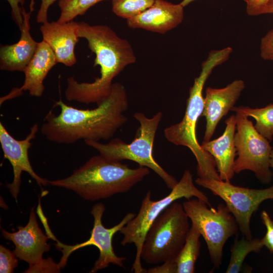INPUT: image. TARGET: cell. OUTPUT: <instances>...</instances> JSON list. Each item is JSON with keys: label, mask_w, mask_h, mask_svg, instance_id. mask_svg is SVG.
I'll return each mask as SVG.
<instances>
[{"label": "cell", "mask_w": 273, "mask_h": 273, "mask_svg": "<svg viewBox=\"0 0 273 273\" xmlns=\"http://www.w3.org/2000/svg\"><path fill=\"white\" fill-rule=\"evenodd\" d=\"M265 14H273V0H269L268 2L265 10Z\"/></svg>", "instance_id": "d6a6232c"}, {"label": "cell", "mask_w": 273, "mask_h": 273, "mask_svg": "<svg viewBox=\"0 0 273 273\" xmlns=\"http://www.w3.org/2000/svg\"><path fill=\"white\" fill-rule=\"evenodd\" d=\"M270 166L273 169V147L270 154Z\"/></svg>", "instance_id": "e575fe53"}, {"label": "cell", "mask_w": 273, "mask_h": 273, "mask_svg": "<svg viewBox=\"0 0 273 273\" xmlns=\"http://www.w3.org/2000/svg\"><path fill=\"white\" fill-rule=\"evenodd\" d=\"M38 125L35 124L24 139L18 140L14 138L0 122V143L4 157L11 164L14 177L13 181L6 186L9 188L12 196L17 201L21 183V174L27 172L40 187L49 185L48 180L38 175L34 171L29 159L28 150L38 130Z\"/></svg>", "instance_id": "7c38bea8"}, {"label": "cell", "mask_w": 273, "mask_h": 273, "mask_svg": "<svg viewBox=\"0 0 273 273\" xmlns=\"http://www.w3.org/2000/svg\"><path fill=\"white\" fill-rule=\"evenodd\" d=\"M183 205L192 224L204 239L214 268L219 269L225 243L239 230L235 217L223 203L209 208L205 201L195 198L187 200Z\"/></svg>", "instance_id": "ba28073f"}, {"label": "cell", "mask_w": 273, "mask_h": 273, "mask_svg": "<svg viewBox=\"0 0 273 273\" xmlns=\"http://www.w3.org/2000/svg\"><path fill=\"white\" fill-rule=\"evenodd\" d=\"M236 113L234 141L238 157L235 160L234 172L250 170L261 183L269 184L272 178L270 166L272 147L270 142L257 131L247 116L238 111Z\"/></svg>", "instance_id": "9c48e42d"}, {"label": "cell", "mask_w": 273, "mask_h": 273, "mask_svg": "<svg viewBox=\"0 0 273 273\" xmlns=\"http://www.w3.org/2000/svg\"><path fill=\"white\" fill-rule=\"evenodd\" d=\"M133 117L140 125L136 136L131 143L127 144L120 139L115 138L106 144L94 141H85V143L110 160L119 162L128 160L148 167L156 173L169 189H172L178 181L157 163L153 155L154 142L162 118V112H158L148 118L144 113L136 112L133 114Z\"/></svg>", "instance_id": "5b68a950"}, {"label": "cell", "mask_w": 273, "mask_h": 273, "mask_svg": "<svg viewBox=\"0 0 273 273\" xmlns=\"http://www.w3.org/2000/svg\"><path fill=\"white\" fill-rule=\"evenodd\" d=\"M160 265L150 268L148 273H176L177 267L175 261H168L160 264Z\"/></svg>", "instance_id": "4dcf8cb0"}, {"label": "cell", "mask_w": 273, "mask_h": 273, "mask_svg": "<svg viewBox=\"0 0 273 273\" xmlns=\"http://www.w3.org/2000/svg\"><path fill=\"white\" fill-rule=\"evenodd\" d=\"M245 87L243 80L236 79L223 88H206L202 114L206 121L203 141L210 140L219 122L234 107Z\"/></svg>", "instance_id": "5bb4252c"}, {"label": "cell", "mask_w": 273, "mask_h": 273, "mask_svg": "<svg viewBox=\"0 0 273 273\" xmlns=\"http://www.w3.org/2000/svg\"><path fill=\"white\" fill-rule=\"evenodd\" d=\"M193 197L205 201L211 206L208 197L195 186L193 175L189 169L185 170L175 186L168 195L162 199L152 200L151 191L147 192L142 201L138 214L119 231L123 236L121 244L125 246L133 244L136 248L131 271L134 273L147 272V270L143 267L141 263L142 249L146 234L157 217L177 200L181 198L189 200Z\"/></svg>", "instance_id": "8992f818"}, {"label": "cell", "mask_w": 273, "mask_h": 273, "mask_svg": "<svg viewBox=\"0 0 273 273\" xmlns=\"http://www.w3.org/2000/svg\"><path fill=\"white\" fill-rule=\"evenodd\" d=\"M149 173L148 167L132 168L99 154L90 158L69 176L48 180V183L71 190L85 200L97 201L127 192Z\"/></svg>", "instance_id": "3957f363"}, {"label": "cell", "mask_w": 273, "mask_h": 273, "mask_svg": "<svg viewBox=\"0 0 273 273\" xmlns=\"http://www.w3.org/2000/svg\"><path fill=\"white\" fill-rule=\"evenodd\" d=\"M22 8L23 24L19 41L13 44L2 45L0 48L2 70L24 72L37 49L38 42L33 39L30 32L32 12H27L23 7Z\"/></svg>", "instance_id": "d6986e66"}, {"label": "cell", "mask_w": 273, "mask_h": 273, "mask_svg": "<svg viewBox=\"0 0 273 273\" xmlns=\"http://www.w3.org/2000/svg\"><path fill=\"white\" fill-rule=\"evenodd\" d=\"M11 8L13 20L17 25L20 30L23 24V17L22 13V8L25 3L24 0H6Z\"/></svg>", "instance_id": "f1b7e54d"}, {"label": "cell", "mask_w": 273, "mask_h": 273, "mask_svg": "<svg viewBox=\"0 0 273 273\" xmlns=\"http://www.w3.org/2000/svg\"><path fill=\"white\" fill-rule=\"evenodd\" d=\"M77 32L95 54L94 66H100V76L92 82H79L73 76L68 77L65 96L69 101L98 104L110 93L114 78L134 63L136 56L128 41L108 26L81 22L78 23Z\"/></svg>", "instance_id": "7a4b0ae2"}, {"label": "cell", "mask_w": 273, "mask_h": 273, "mask_svg": "<svg viewBox=\"0 0 273 273\" xmlns=\"http://www.w3.org/2000/svg\"><path fill=\"white\" fill-rule=\"evenodd\" d=\"M57 63L55 55L49 46L43 40L38 42L35 54L23 72L25 79L23 85L14 88L8 95L1 97V104L21 96L24 91H28L31 96L41 97L44 90L43 81Z\"/></svg>", "instance_id": "9a60e30c"}, {"label": "cell", "mask_w": 273, "mask_h": 273, "mask_svg": "<svg viewBox=\"0 0 273 273\" xmlns=\"http://www.w3.org/2000/svg\"><path fill=\"white\" fill-rule=\"evenodd\" d=\"M58 263L55 262L51 258L42 259L39 262L29 265L28 269L24 272H60V269Z\"/></svg>", "instance_id": "484cf974"}, {"label": "cell", "mask_w": 273, "mask_h": 273, "mask_svg": "<svg viewBox=\"0 0 273 273\" xmlns=\"http://www.w3.org/2000/svg\"><path fill=\"white\" fill-rule=\"evenodd\" d=\"M196 0H183L179 4L183 7H185L192 2ZM245 1V0H243Z\"/></svg>", "instance_id": "836d02e7"}, {"label": "cell", "mask_w": 273, "mask_h": 273, "mask_svg": "<svg viewBox=\"0 0 273 273\" xmlns=\"http://www.w3.org/2000/svg\"><path fill=\"white\" fill-rule=\"evenodd\" d=\"M184 8L180 4L156 0L146 10L126 20L127 24L131 28L143 29L164 34L182 22L184 16Z\"/></svg>", "instance_id": "2e32d148"}, {"label": "cell", "mask_w": 273, "mask_h": 273, "mask_svg": "<svg viewBox=\"0 0 273 273\" xmlns=\"http://www.w3.org/2000/svg\"><path fill=\"white\" fill-rule=\"evenodd\" d=\"M17 228L18 231L14 233L2 229L3 237L14 244L13 252L18 258L27 262L29 265L39 262L43 259V254L50 250V245L48 243L49 237L38 226L33 207L31 209L27 224Z\"/></svg>", "instance_id": "4fadbf2b"}, {"label": "cell", "mask_w": 273, "mask_h": 273, "mask_svg": "<svg viewBox=\"0 0 273 273\" xmlns=\"http://www.w3.org/2000/svg\"><path fill=\"white\" fill-rule=\"evenodd\" d=\"M261 218L266 229V234L261 239L262 241L264 246H265L271 252H273V220L265 210L262 211Z\"/></svg>", "instance_id": "4316f807"}, {"label": "cell", "mask_w": 273, "mask_h": 273, "mask_svg": "<svg viewBox=\"0 0 273 273\" xmlns=\"http://www.w3.org/2000/svg\"><path fill=\"white\" fill-rule=\"evenodd\" d=\"M225 122L226 126L221 136L212 141H203L201 146L213 157L220 179L230 181L235 173L234 166L237 155L234 141L236 115H231Z\"/></svg>", "instance_id": "ac0fdd59"}, {"label": "cell", "mask_w": 273, "mask_h": 273, "mask_svg": "<svg viewBox=\"0 0 273 273\" xmlns=\"http://www.w3.org/2000/svg\"><path fill=\"white\" fill-rule=\"evenodd\" d=\"M195 182L220 197L235 217L243 237L252 238L251 217L263 201L273 199V186L263 189H250L234 185L230 181L199 177Z\"/></svg>", "instance_id": "30bf717a"}, {"label": "cell", "mask_w": 273, "mask_h": 273, "mask_svg": "<svg viewBox=\"0 0 273 273\" xmlns=\"http://www.w3.org/2000/svg\"><path fill=\"white\" fill-rule=\"evenodd\" d=\"M183 204L175 201L153 222L143 245L141 259L150 265L175 261L183 248L191 225Z\"/></svg>", "instance_id": "52a82bcc"}, {"label": "cell", "mask_w": 273, "mask_h": 273, "mask_svg": "<svg viewBox=\"0 0 273 273\" xmlns=\"http://www.w3.org/2000/svg\"><path fill=\"white\" fill-rule=\"evenodd\" d=\"M105 210V206L102 203L96 204L92 207L90 213L94 217V225L90 236L86 241L74 245H68L56 239L57 243L55 246L62 252V256L58 263L61 268L66 266L68 257L72 252L88 246L97 247L100 252L99 258L89 271L90 273H95L105 268L110 264L123 267V262L126 258L116 254L113 247L112 240L114 235L134 218L136 214L132 212L128 213L118 224L111 228H106L102 222Z\"/></svg>", "instance_id": "8fae6325"}, {"label": "cell", "mask_w": 273, "mask_h": 273, "mask_svg": "<svg viewBox=\"0 0 273 273\" xmlns=\"http://www.w3.org/2000/svg\"><path fill=\"white\" fill-rule=\"evenodd\" d=\"M56 104L60 107V114L49 112L40 131L49 141L58 144L108 140L127 121L124 112L128 109V97L124 86L118 82L113 83L108 96L95 108L78 109L61 100Z\"/></svg>", "instance_id": "6da1fadb"}, {"label": "cell", "mask_w": 273, "mask_h": 273, "mask_svg": "<svg viewBox=\"0 0 273 273\" xmlns=\"http://www.w3.org/2000/svg\"><path fill=\"white\" fill-rule=\"evenodd\" d=\"M156 0H112V11L126 20L134 17L150 8Z\"/></svg>", "instance_id": "cb8c5ba5"}, {"label": "cell", "mask_w": 273, "mask_h": 273, "mask_svg": "<svg viewBox=\"0 0 273 273\" xmlns=\"http://www.w3.org/2000/svg\"><path fill=\"white\" fill-rule=\"evenodd\" d=\"M228 47L221 50H212L201 64L200 74L194 80L189 89L187 107L182 120L164 130V135L169 142L176 146L188 148L197 160L198 177L203 179L221 180L213 157L203 149L196 136V126L204 109L203 90L207 79L213 70L226 61L233 53Z\"/></svg>", "instance_id": "277c9868"}, {"label": "cell", "mask_w": 273, "mask_h": 273, "mask_svg": "<svg viewBox=\"0 0 273 273\" xmlns=\"http://www.w3.org/2000/svg\"><path fill=\"white\" fill-rule=\"evenodd\" d=\"M269 0H245L246 12L249 16L264 14L266 5Z\"/></svg>", "instance_id": "f546056e"}, {"label": "cell", "mask_w": 273, "mask_h": 273, "mask_svg": "<svg viewBox=\"0 0 273 273\" xmlns=\"http://www.w3.org/2000/svg\"><path fill=\"white\" fill-rule=\"evenodd\" d=\"M263 246L261 239H247L244 237L241 239L236 238L231 250V257L225 272H239L246 256L251 252H260Z\"/></svg>", "instance_id": "44dd1931"}, {"label": "cell", "mask_w": 273, "mask_h": 273, "mask_svg": "<svg viewBox=\"0 0 273 273\" xmlns=\"http://www.w3.org/2000/svg\"><path fill=\"white\" fill-rule=\"evenodd\" d=\"M240 112L248 117L253 118L257 131L269 142L273 138V104L260 108H252L247 106L234 107L232 110Z\"/></svg>", "instance_id": "7402d4cb"}, {"label": "cell", "mask_w": 273, "mask_h": 273, "mask_svg": "<svg viewBox=\"0 0 273 273\" xmlns=\"http://www.w3.org/2000/svg\"><path fill=\"white\" fill-rule=\"evenodd\" d=\"M15 253L3 245L0 246V272L12 273L18 265Z\"/></svg>", "instance_id": "d4e9b609"}, {"label": "cell", "mask_w": 273, "mask_h": 273, "mask_svg": "<svg viewBox=\"0 0 273 273\" xmlns=\"http://www.w3.org/2000/svg\"><path fill=\"white\" fill-rule=\"evenodd\" d=\"M260 50L263 60L273 61V28L261 38Z\"/></svg>", "instance_id": "83f0119b"}, {"label": "cell", "mask_w": 273, "mask_h": 273, "mask_svg": "<svg viewBox=\"0 0 273 273\" xmlns=\"http://www.w3.org/2000/svg\"><path fill=\"white\" fill-rule=\"evenodd\" d=\"M201 234L195 225L191 224L186 242L176 257V273H193L195 263L200 255Z\"/></svg>", "instance_id": "ffe728a7"}, {"label": "cell", "mask_w": 273, "mask_h": 273, "mask_svg": "<svg viewBox=\"0 0 273 273\" xmlns=\"http://www.w3.org/2000/svg\"><path fill=\"white\" fill-rule=\"evenodd\" d=\"M103 1L105 0H59L58 6L61 13L57 21L64 23L72 21L77 16L83 15L90 8Z\"/></svg>", "instance_id": "603a6c76"}, {"label": "cell", "mask_w": 273, "mask_h": 273, "mask_svg": "<svg viewBox=\"0 0 273 273\" xmlns=\"http://www.w3.org/2000/svg\"><path fill=\"white\" fill-rule=\"evenodd\" d=\"M56 0H41L39 9L36 16V21L38 23L48 22V13L50 6Z\"/></svg>", "instance_id": "1f68e13d"}, {"label": "cell", "mask_w": 273, "mask_h": 273, "mask_svg": "<svg viewBox=\"0 0 273 273\" xmlns=\"http://www.w3.org/2000/svg\"><path fill=\"white\" fill-rule=\"evenodd\" d=\"M77 29L78 22L73 20L64 23L48 21L41 25L42 40L53 50L57 63L67 67L76 63L75 48L80 38Z\"/></svg>", "instance_id": "e0dca14e"}]
</instances>
